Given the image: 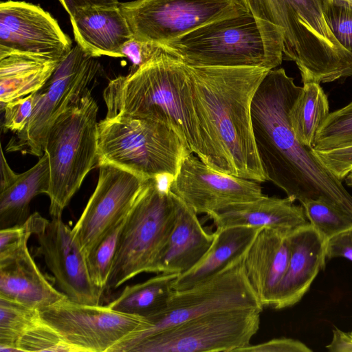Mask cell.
<instances>
[{
    "instance_id": "6",
    "label": "cell",
    "mask_w": 352,
    "mask_h": 352,
    "mask_svg": "<svg viewBox=\"0 0 352 352\" xmlns=\"http://www.w3.org/2000/svg\"><path fill=\"white\" fill-rule=\"evenodd\" d=\"M190 153L179 135L160 122L118 115L98 122V166L111 164L146 179H173Z\"/></svg>"
},
{
    "instance_id": "9",
    "label": "cell",
    "mask_w": 352,
    "mask_h": 352,
    "mask_svg": "<svg viewBox=\"0 0 352 352\" xmlns=\"http://www.w3.org/2000/svg\"><path fill=\"white\" fill-rule=\"evenodd\" d=\"M247 249L208 278L190 287L174 290L166 308L148 319L150 325L119 343L112 352L130 351L145 337L200 316L239 310L262 311L263 306L250 285L244 269Z\"/></svg>"
},
{
    "instance_id": "26",
    "label": "cell",
    "mask_w": 352,
    "mask_h": 352,
    "mask_svg": "<svg viewBox=\"0 0 352 352\" xmlns=\"http://www.w3.org/2000/svg\"><path fill=\"white\" fill-rule=\"evenodd\" d=\"M59 61L21 54L1 58V104L39 91L49 80Z\"/></svg>"
},
{
    "instance_id": "10",
    "label": "cell",
    "mask_w": 352,
    "mask_h": 352,
    "mask_svg": "<svg viewBox=\"0 0 352 352\" xmlns=\"http://www.w3.org/2000/svg\"><path fill=\"white\" fill-rule=\"evenodd\" d=\"M97 58L78 44L59 61L54 72L39 91L26 127L15 133L6 151L41 157L48 132L60 114L79 98L99 74Z\"/></svg>"
},
{
    "instance_id": "30",
    "label": "cell",
    "mask_w": 352,
    "mask_h": 352,
    "mask_svg": "<svg viewBox=\"0 0 352 352\" xmlns=\"http://www.w3.org/2000/svg\"><path fill=\"white\" fill-rule=\"evenodd\" d=\"M301 205L309 223L327 243L352 228V216L324 200L310 199Z\"/></svg>"
},
{
    "instance_id": "13",
    "label": "cell",
    "mask_w": 352,
    "mask_h": 352,
    "mask_svg": "<svg viewBox=\"0 0 352 352\" xmlns=\"http://www.w3.org/2000/svg\"><path fill=\"white\" fill-rule=\"evenodd\" d=\"M40 314L76 352H111L119 343L150 325L145 318L113 310L107 305L79 303L68 298Z\"/></svg>"
},
{
    "instance_id": "34",
    "label": "cell",
    "mask_w": 352,
    "mask_h": 352,
    "mask_svg": "<svg viewBox=\"0 0 352 352\" xmlns=\"http://www.w3.org/2000/svg\"><path fill=\"white\" fill-rule=\"evenodd\" d=\"M45 219L35 212L22 223L0 229V256L28 245L31 235L36 234Z\"/></svg>"
},
{
    "instance_id": "25",
    "label": "cell",
    "mask_w": 352,
    "mask_h": 352,
    "mask_svg": "<svg viewBox=\"0 0 352 352\" xmlns=\"http://www.w3.org/2000/svg\"><path fill=\"white\" fill-rule=\"evenodd\" d=\"M262 228L250 226L216 228L211 247L191 270L178 275L174 290L190 287L221 270L249 247Z\"/></svg>"
},
{
    "instance_id": "7",
    "label": "cell",
    "mask_w": 352,
    "mask_h": 352,
    "mask_svg": "<svg viewBox=\"0 0 352 352\" xmlns=\"http://www.w3.org/2000/svg\"><path fill=\"white\" fill-rule=\"evenodd\" d=\"M98 106L88 89L51 126L44 151L48 156L50 214L62 217L89 171L98 165Z\"/></svg>"
},
{
    "instance_id": "44",
    "label": "cell",
    "mask_w": 352,
    "mask_h": 352,
    "mask_svg": "<svg viewBox=\"0 0 352 352\" xmlns=\"http://www.w3.org/2000/svg\"><path fill=\"white\" fill-rule=\"evenodd\" d=\"M352 9V0H333Z\"/></svg>"
},
{
    "instance_id": "12",
    "label": "cell",
    "mask_w": 352,
    "mask_h": 352,
    "mask_svg": "<svg viewBox=\"0 0 352 352\" xmlns=\"http://www.w3.org/2000/svg\"><path fill=\"white\" fill-rule=\"evenodd\" d=\"M119 6L133 37L160 45L249 12L241 0H135Z\"/></svg>"
},
{
    "instance_id": "16",
    "label": "cell",
    "mask_w": 352,
    "mask_h": 352,
    "mask_svg": "<svg viewBox=\"0 0 352 352\" xmlns=\"http://www.w3.org/2000/svg\"><path fill=\"white\" fill-rule=\"evenodd\" d=\"M70 38L38 6L8 0L0 3V58L21 54L60 60L71 50Z\"/></svg>"
},
{
    "instance_id": "35",
    "label": "cell",
    "mask_w": 352,
    "mask_h": 352,
    "mask_svg": "<svg viewBox=\"0 0 352 352\" xmlns=\"http://www.w3.org/2000/svg\"><path fill=\"white\" fill-rule=\"evenodd\" d=\"M325 19L339 43L352 53V9L333 0H321Z\"/></svg>"
},
{
    "instance_id": "3",
    "label": "cell",
    "mask_w": 352,
    "mask_h": 352,
    "mask_svg": "<svg viewBox=\"0 0 352 352\" xmlns=\"http://www.w3.org/2000/svg\"><path fill=\"white\" fill-rule=\"evenodd\" d=\"M103 99L106 118L121 115L164 123L215 170L211 140L193 102L188 65L179 58L165 50L135 71L111 80Z\"/></svg>"
},
{
    "instance_id": "33",
    "label": "cell",
    "mask_w": 352,
    "mask_h": 352,
    "mask_svg": "<svg viewBox=\"0 0 352 352\" xmlns=\"http://www.w3.org/2000/svg\"><path fill=\"white\" fill-rule=\"evenodd\" d=\"M19 351L76 352L52 326L42 320L19 340Z\"/></svg>"
},
{
    "instance_id": "18",
    "label": "cell",
    "mask_w": 352,
    "mask_h": 352,
    "mask_svg": "<svg viewBox=\"0 0 352 352\" xmlns=\"http://www.w3.org/2000/svg\"><path fill=\"white\" fill-rule=\"evenodd\" d=\"M290 256L272 306L281 309L298 303L325 267L327 242L309 223L289 234Z\"/></svg>"
},
{
    "instance_id": "2",
    "label": "cell",
    "mask_w": 352,
    "mask_h": 352,
    "mask_svg": "<svg viewBox=\"0 0 352 352\" xmlns=\"http://www.w3.org/2000/svg\"><path fill=\"white\" fill-rule=\"evenodd\" d=\"M269 71L188 65L193 102L211 140L216 170L259 183L267 181L254 142L251 105Z\"/></svg>"
},
{
    "instance_id": "42",
    "label": "cell",
    "mask_w": 352,
    "mask_h": 352,
    "mask_svg": "<svg viewBox=\"0 0 352 352\" xmlns=\"http://www.w3.org/2000/svg\"><path fill=\"white\" fill-rule=\"evenodd\" d=\"M326 349L331 352H352V331L346 332L337 327L333 329L332 340Z\"/></svg>"
},
{
    "instance_id": "29",
    "label": "cell",
    "mask_w": 352,
    "mask_h": 352,
    "mask_svg": "<svg viewBox=\"0 0 352 352\" xmlns=\"http://www.w3.org/2000/svg\"><path fill=\"white\" fill-rule=\"evenodd\" d=\"M41 320L38 309L0 297V352L19 351V339Z\"/></svg>"
},
{
    "instance_id": "41",
    "label": "cell",
    "mask_w": 352,
    "mask_h": 352,
    "mask_svg": "<svg viewBox=\"0 0 352 352\" xmlns=\"http://www.w3.org/2000/svg\"><path fill=\"white\" fill-rule=\"evenodd\" d=\"M69 16L79 10L93 6L119 4L118 0H58Z\"/></svg>"
},
{
    "instance_id": "21",
    "label": "cell",
    "mask_w": 352,
    "mask_h": 352,
    "mask_svg": "<svg viewBox=\"0 0 352 352\" xmlns=\"http://www.w3.org/2000/svg\"><path fill=\"white\" fill-rule=\"evenodd\" d=\"M0 297L39 311L67 298L41 272L28 245L0 256Z\"/></svg>"
},
{
    "instance_id": "22",
    "label": "cell",
    "mask_w": 352,
    "mask_h": 352,
    "mask_svg": "<svg viewBox=\"0 0 352 352\" xmlns=\"http://www.w3.org/2000/svg\"><path fill=\"white\" fill-rule=\"evenodd\" d=\"M214 237V232H207L197 214L182 200L175 223L153 273H186L204 257Z\"/></svg>"
},
{
    "instance_id": "39",
    "label": "cell",
    "mask_w": 352,
    "mask_h": 352,
    "mask_svg": "<svg viewBox=\"0 0 352 352\" xmlns=\"http://www.w3.org/2000/svg\"><path fill=\"white\" fill-rule=\"evenodd\" d=\"M303 342L288 338H278L257 344H250L239 352H311Z\"/></svg>"
},
{
    "instance_id": "43",
    "label": "cell",
    "mask_w": 352,
    "mask_h": 352,
    "mask_svg": "<svg viewBox=\"0 0 352 352\" xmlns=\"http://www.w3.org/2000/svg\"><path fill=\"white\" fill-rule=\"evenodd\" d=\"M346 184L352 188V170H351L344 179Z\"/></svg>"
},
{
    "instance_id": "20",
    "label": "cell",
    "mask_w": 352,
    "mask_h": 352,
    "mask_svg": "<svg viewBox=\"0 0 352 352\" xmlns=\"http://www.w3.org/2000/svg\"><path fill=\"white\" fill-rule=\"evenodd\" d=\"M69 18L76 43L96 58L122 57V46L133 36L119 4L90 7Z\"/></svg>"
},
{
    "instance_id": "32",
    "label": "cell",
    "mask_w": 352,
    "mask_h": 352,
    "mask_svg": "<svg viewBox=\"0 0 352 352\" xmlns=\"http://www.w3.org/2000/svg\"><path fill=\"white\" fill-rule=\"evenodd\" d=\"M126 217L107 232L87 257L91 278L94 284L104 292Z\"/></svg>"
},
{
    "instance_id": "5",
    "label": "cell",
    "mask_w": 352,
    "mask_h": 352,
    "mask_svg": "<svg viewBox=\"0 0 352 352\" xmlns=\"http://www.w3.org/2000/svg\"><path fill=\"white\" fill-rule=\"evenodd\" d=\"M283 30L250 12L217 20L162 45L188 65L276 69L283 59Z\"/></svg>"
},
{
    "instance_id": "28",
    "label": "cell",
    "mask_w": 352,
    "mask_h": 352,
    "mask_svg": "<svg viewBox=\"0 0 352 352\" xmlns=\"http://www.w3.org/2000/svg\"><path fill=\"white\" fill-rule=\"evenodd\" d=\"M329 113L328 98L320 84L303 82L289 111L291 126L298 140L312 148L317 131Z\"/></svg>"
},
{
    "instance_id": "4",
    "label": "cell",
    "mask_w": 352,
    "mask_h": 352,
    "mask_svg": "<svg viewBox=\"0 0 352 352\" xmlns=\"http://www.w3.org/2000/svg\"><path fill=\"white\" fill-rule=\"evenodd\" d=\"M241 1L252 14L283 30V59L296 63L302 82L352 78V53L331 30L321 0Z\"/></svg>"
},
{
    "instance_id": "27",
    "label": "cell",
    "mask_w": 352,
    "mask_h": 352,
    "mask_svg": "<svg viewBox=\"0 0 352 352\" xmlns=\"http://www.w3.org/2000/svg\"><path fill=\"white\" fill-rule=\"evenodd\" d=\"M177 276L159 273L142 283L126 286L107 305L124 314L149 319L166 308Z\"/></svg>"
},
{
    "instance_id": "14",
    "label": "cell",
    "mask_w": 352,
    "mask_h": 352,
    "mask_svg": "<svg viewBox=\"0 0 352 352\" xmlns=\"http://www.w3.org/2000/svg\"><path fill=\"white\" fill-rule=\"evenodd\" d=\"M146 180L111 164L99 166L96 187L72 228L74 238L87 257L126 217Z\"/></svg>"
},
{
    "instance_id": "38",
    "label": "cell",
    "mask_w": 352,
    "mask_h": 352,
    "mask_svg": "<svg viewBox=\"0 0 352 352\" xmlns=\"http://www.w3.org/2000/svg\"><path fill=\"white\" fill-rule=\"evenodd\" d=\"M165 48L160 44L139 40L132 37L122 46V57L127 58L131 63L130 72H134L160 54Z\"/></svg>"
},
{
    "instance_id": "31",
    "label": "cell",
    "mask_w": 352,
    "mask_h": 352,
    "mask_svg": "<svg viewBox=\"0 0 352 352\" xmlns=\"http://www.w3.org/2000/svg\"><path fill=\"white\" fill-rule=\"evenodd\" d=\"M352 145V101L333 112L318 129L313 149L328 150Z\"/></svg>"
},
{
    "instance_id": "17",
    "label": "cell",
    "mask_w": 352,
    "mask_h": 352,
    "mask_svg": "<svg viewBox=\"0 0 352 352\" xmlns=\"http://www.w3.org/2000/svg\"><path fill=\"white\" fill-rule=\"evenodd\" d=\"M56 285L71 300L100 305L104 292L93 282L87 256L62 217L45 220L34 234Z\"/></svg>"
},
{
    "instance_id": "15",
    "label": "cell",
    "mask_w": 352,
    "mask_h": 352,
    "mask_svg": "<svg viewBox=\"0 0 352 352\" xmlns=\"http://www.w3.org/2000/svg\"><path fill=\"white\" fill-rule=\"evenodd\" d=\"M169 189L197 214L208 217L230 205L265 195L259 182L217 171L193 153L182 160Z\"/></svg>"
},
{
    "instance_id": "1",
    "label": "cell",
    "mask_w": 352,
    "mask_h": 352,
    "mask_svg": "<svg viewBox=\"0 0 352 352\" xmlns=\"http://www.w3.org/2000/svg\"><path fill=\"white\" fill-rule=\"evenodd\" d=\"M301 89L283 68L273 69L254 96L252 126L263 170L267 181L301 204L321 199L352 216V195L293 132L289 111Z\"/></svg>"
},
{
    "instance_id": "8",
    "label": "cell",
    "mask_w": 352,
    "mask_h": 352,
    "mask_svg": "<svg viewBox=\"0 0 352 352\" xmlns=\"http://www.w3.org/2000/svg\"><path fill=\"white\" fill-rule=\"evenodd\" d=\"M181 201L160 177L145 181L124 222L105 291L141 273H153Z\"/></svg>"
},
{
    "instance_id": "36",
    "label": "cell",
    "mask_w": 352,
    "mask_h": 352,
    "mask_svg": "<svg viewBox=\"0 0 352 352\" xmlns=\"http://www.w3.org/2000/svg\"><path fill=\"white\" fill-rule=\"evenodd\" d=\"M36 104V92L16 98L1 105L4 112L2 129L14 133L23 130L32 114Z\"/></svg>"
},
{
    "instance_id": "11",
    "label": "cell",
    "mask_w": 352,
    "mask_h": 352,
    "mask_svg": "<svg viewBox=\"0 0 352 352\" xmlns=\"http://www.w3.org/2000/svg\"><path fill=\"white\" fill-rule=\"evenodd\" d=\"M262 311L239 310L192 318L137 342L134 352H239L250 344Z\"/></svg>"
},
{
    "instance_id": "24",
    "label": "cell",
    "mask_w": 352,
    "mask_h": 352,
    "mask_svg": "<svg viewBox=\"0 0 352 352\" xmlns=\"http://www.w3.org/2000/svg\"><path fill=\"white\" fill-rule=\"evenodd\" d=\"M50 173L47 153L28 170L17 174L9 166L1 148L0 228L25 222L30 217L32 199L47 194Z\"/></svg>"
},
{
    "instance_id": "19",
    "label": "cell",
    "mask_w": 352,
    "mask_h": 352,
    "mask_svg": "<svg viewBox=\"0 0 352 352\" xmlns=\"http://www.w3.org/2000/svg\"><path fill=\"white\" fill-rule=\"evenodd\" d=\"M291 231L262 228L246 250L244 269L261 305L272 307L289 260Z\"/></svg>"
},
{
    "instance_id": "37",
    "label": "cell",
    "mask_w": 352,
    "mask_h": 352,
    "mask_svg": "<svg viewBox=\"0 0 352 352\" xmlns=\"http://www.w3.org/2000/svg\"><path fill=\"white\" fill-rule=\"evenodd\" d=\"M314 152L324 166L341 181L352 170V145Z\"/></svg>"
},
{
    "instance_id": "40",
    "label": "cell",
    "mask_w": 352,
    "mask_h": 352,
    "mask_svg": "<svg viewBox=\"0 0 352 352\" xmlns=\"http://www.w3.org/2000/svg\"><path fill=\"white\" fill-rule=\"evenodd\" d=\"M326 256L327 259L342 257L352 261V228L327 242Z\"/></svg>"
},
{
    "instance_id": "23",
    "label": "cell",
    "mask_w": 352,
    "mask_h": 352,
    "mask_svg": "<svg viewBox=\"0 0 352 352\" xmlns=\"http://www.w3.org/2000/svg\"><path fill=\"white\" fill-rule=\"evenodd\" d=\"M287 197L264 195L254 201L230 205L209 216L216 228L230 226L270 228L292 231L309 221L302 205Z\"/></svg>"
}]
</instances>
